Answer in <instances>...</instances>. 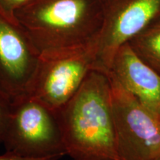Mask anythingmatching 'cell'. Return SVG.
<instances>
[{"mask_svg":"<svg viewBox=\"0 0 160 160\" xmlns=\"http://www.w3.org/2000/svg\"><path fill=\"white\" fill-rule=\"evenodd\" d=\"M57 113L67 155L73 160H118L108 73L90 71Z\"/></svg>","mask_w":160,"mask_h":160,"instance_id":"cell-1","label":"cell"},{"mask_svg":"<svg viewBox=\"0 0 160 160\" xmlns=\"http://www.w3.org/2000/svg\"><path fill=\"white\" fill-rule=\"evenodd\" d=\"M103 9V0H25L15 17L40 56H47L91 45Z\"/></svg>","mask_w":160,"mask_h":160,"instance_id":"cell-2","label":"cell"},{"mask_svg":"<svg viewBox=\"0 0 160 160\" xmlns=\"http://www.w3.org/2000/svg\"><path fill=\"white\" fill-rule=\"evenodd\" d=\"M2 144L5 153L26 158L67 155L57 111L32 96L13 100Z\"/></svg>","mask_w":160,"mask_h":160,"instance_id":"cell-3","label":"cell"},{"mask_svg":"<svg viewBox=\"0 0 160 160\" xmlns=\"http://www.w3.org/2000/svg\"><path fill=\"white\" fill-rule=\"evenodd\" d=\"M110 79L118 160H160V113Z\"/></svg>","mask_w":160,"mask_h":160,"instance_id":"cell-4","label":"cell"},{"mask_svg":"<svg viewBox=\"0 0 160 160\" xmlns=\"http://www.w3.org/2000/svg\"><path fill=\"white\" fill-rule=\"evenodd\" d=\"M160 17V0H106L99 31L93 42L95 69L108 73L123 45Z\"/></svg>","mask_w":160,"mask_h":160,"instance_id":"cell-5","label":"cell"},{"mask_svg":"<svg viewBox=\"0 0 160 160\" xmlns=\"http://www.w3.org/2000/svg\"><path fill=\"white\" fill-rule=\"evenodd\" d=\"M94 65L93 43L74 51L41 56L29 96L58 111L77 93Z\"/></svg>","mask_w":160,"mask_h":160,"instance_id":"cell-6","label":"cell"},{"mask_svg":"<svg viewBox=\"0 0 160 160\" xmlns=\"http://www.w3.org/2000/svg\"><path fill=\"white\" fill-rule=\"evenodd\" d=\"M40 57L18 21L0 13V89L12 100L30 95Z\"/></svg>","mask_w":160,"mask_h":160,"instance_id":"cell-7","label":"cell"},{"mask_svg":"<svg viewBox=\"0 0 160 160\" xmlns=\"http://www.w3.org/2000/svg\"><path fill=\"white\" fill-rule=\"evenodd\" d=\"M108 74L144 105L160 113V74L138 57L128 42L118 50Z\"/></svg>","mask_w":160,"mask_h":160,"instance_id":"cell-8","label":"cell"},{"mask_svg":"<svg viewBox=\"0 0 160 160\" xmlns=\"http://www.w3.org/2000/svg\"><path fill=\"white\" fill-rule=\"evenodd\" d=\"M128 44L142 61L160 74V19L137 34Z\"/></svg>","mask_w":160,"mask_h":160,"instance_id":"cell-9","label":"cell"},{"mask_svg":"<svg viewBox=\"0 0 160 160\" xmlns=\"http://www.w3.org/2000/svg\"><path fill=\"white\" fill-rule=\"evenodd\" d=\"M13 100L0 89V144H2L11 116Z\"/></svg>","mask_w":160,"mask_h":160,"instance_id":"cell-10","label":"cell"},{"mask_svg":"<svg viewBox=\"0 0 160 160\" xmlns=\"http://www.w3.org/2000/svg\"><path fill=\"white\" fill-rule=\"evenodd\" d=\"M25 0H0V13L8 19L17 21L15 12Z\"/></svg>","mask_w":160,"mask_h":160,"instance_id":"cell-11","label":"cell"},{"mask_svg":"<svg viewBox=\"0 0 160 160\" xmlns=\"http://www.w3.org/2000/svg\"><path fill=\"white\" fill-rule=\"evenodd\" d=\"M0 160H58L55 158H45V159H34V158H26L19 156L5 153V154L0 156Z\"/></svg>","mask_w":160,"mask_h":160,"instance_id":"cell-12","label":"cell"},{"mask_svg":"<svg viewBox=\"0 0 160 160\" xmlns=\"http://www.w3.org/2000/svg\"><path fill=\"white\" fill-rule=\"evenodd\" d=\"M103 1H104V2H105V1H106V0H103Z\"/></svg>","mask_w":160,"mask_h":160,"instance_id":"cell-13","label":"cell"},{"mask_svg":"<svg viewBox=\"0 0 160 160\" xmlns=\"http://www.w3.org/2000/svg\"><path fill=\"white\" fill-rule=\"evenodd\" d=\"M159 19H160V17H159Z\"/></svg>","mask_w":160,"mask_h":160,"instance_id":"cell-14","label":"cell"}]
</instances>
